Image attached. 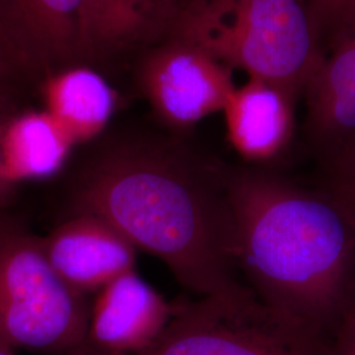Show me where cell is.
I'll use <instances>...</instances> for the list:
<instances>
[{
  "label": "cell",
  "instance_id": "cell-1",
  "mask_svg": "<svg viewBox=\"0 0 355 355\" xmlns=\"http://www.w3.org/2000/svg\"><path fill=\"white\" fill-rule=\"evenodd\" d=\"M229 166L184 140L125 136L89 154L69 187V215L102 217L165 262L199 297H240Z\"/></svg>",
  "mask_w": 355,
  "mask_h": 355
},
{
  "label": "cell",
  "instance_id": "cell-2",
  "mask_svg": "<svg viewBox=\"0 0 355 355\" xmlns=\"http://www.w3.org/2000/svg\"><path fill=\"white\" fill-rule=\"evenodd\" d=\"M234 259L277 318L322 347L355 302V225L325 191L274 167H229Z\"/></svg>",
  "mask_w": 355,
  "mask_h": 355
},
{
  "label": "cell",
  "instance_id": "cell-3",
  "mask_svg": "<svg viewBox=\"0 0 355 355\" xmlns=\"http://www.w3.org/2000/svg\"><path fill=\"white\" fill-rule=\"evenodd\" d=\"M170 37L296 99L325 54L309 0H183Z\"/></svg>",
  "mask_w": 355,
  "mask_h": 355
},
{
  "label": "cell",
  "instance_id": "cell-4",
  "mask_svg": "<svg viewBox=\"0 0 355 355\" xmlns=\"http://www.w3.org/2000/svg\"><path fill=\"white\" fill-rule=\"evenodd\" d=\"M89 297L51 266L42 239L0 221V340L17 349L69 355L85 338Z\"/></svg>",
  "mask_w": 355,
  "mask_h": 355
},
{
  "label": "cell",
  "instance_id": "cell-5",
  "mask_svg": "<svg viewBox=\"0 0 355 355\" xmlns=\"http://www.w3.org/2000/svg\"><path fill=\"white\" fill-rule=\"evenodd\" d=\"M137 355H328L249 292L180 299L159 338Z\"/></svg>",
  "mask_w": 355,
  "mask_h": 355
},
{
  "label": "cell",
  "instance_id": "cell-6",
  "mask_svg": "<svg viewBox=\"0 0 355 355\" xmlns=\"http://www.w3.org/2000/svg\"><path fill=\"white\" fill-rule=\"evenodd\" d=\"M232 71L200 48L170 37L146 49L139 83L157 117L184 133L205 117L223 112L236 89Z\"/></svg>",
  "mask_w": 355,
  "mask_h": 355
},
{
  "label": "cell",
  "instance_id": "cell-7",
  "mask_svg": "<svg viewBox=\"0 0 355 355\" xmlns=\"http://www.w3.org/2000/svg\"><path fill=\"white\" fill-rule=\"evenodd\" d=\"M83 341L69 355H137L164 333L174 304L129 271L96 292Z\"/></svg>",
  "mask_w": 355,
  "mask_h": 355
},
{
  "label": "cell",
  "instance_id": "cell-8",
  "mask_svg": "<svg viewBox=\"0 0 355 355\" xmlns=\"http://www.w3.org/2000/svg\"><path fill=\"white\" fill-rule=\"evenodd\" d=\"M303 98L305 136L320 168L355 158V26L325 51Z\"/></svg>",
  "mask_w": 355,
  "mask_h": 355
},
{
  "label": "cell",
  "instance_id": "cell-9",
  "mask_svg": "<svg viewBox=\"0 0 355 355\" xmlns=\"http://www.w3.org/2000/svg\"><path fill=\"white\" fill-rule=\"evenodd\" d=\"M53 268L76 291L89 296L135 270L137 248L102 217L74 214L42 239Z\"/></svg>",
  "mask_w": 355,
  "mask_h": 355
},
{
  "label": "cell",
  "instance_id": "cell-10",
  "mask_svg": "<svg viewBox=\"0 0 355 355\" xmlns=\"http://www.w3.org/2000/svg\"><path fill=\"white\" fill-rule=\"evenodd\" d=\"M296 99L288 91L249 78L236 86L223 112L230 145L250 166L272 167L291 146Z\"/></svg>",
  "mask_w": 355,
  "mask_h": 355
},
{
  "label": "cell",
  "instance_id": "cell-11",
  "mask_svg": "<svg viewBox=\"0 0 355 355\" xmlns=\"http://www.w3.org/2000/svg\"><path fill=\"white\" fill-rule=\"evenodd\" d=\"M183 0H86L82 15L85 58L149 49L170 36Z\"/></svg>",
  "mask_w": 355,
  "mask_h": 355
},
{
  "label": "cell",
  "instance_id": "cell-12",
  "mask_svg": "<svg viewBox=\"0 0 355 355\" xmlns=\"http://www.w3.org/2000/svg\"><path fill=\"white\" fill-rule=\"evenodd\" d=\"M86 0H0V21L40 73L83 60Z\"/></svg>",
  "mask_w": 355,
  "mask_h": 355
},
{
  "label": "cell",
  "instance_id": "cell-13",
  "mask_svg": "<svg viewBox=\"0 0 355 355\" xmlns=\"http://www.w3.org/2000/svg\"><path fill=\"white\" fill-rule=\"evenodd\" d=\"M41 95L45 111L76 145L98 139L117 107L114 87L98 71L79 64L46 74Z\"/></svg>",
  "mask_w": 355,
  "mask_h": 355
},
{
  "label": "cell",
  "instance_id": "cell-14",
  "mask_svg": "<svg viewBox=\"0 0 355 355\" xmlns=\"http://www.w3.org/2000/svg\"><path fill=\"white\" fill-rule=\"evenodd\" d=\"M74 146L45 110L15 112L0 141L3 178L15 189L26 180L51 179L64 168Z\"/></svg>",
  "mask_w": 355,
  "mask_h": 355
},
{
  "label": "cell",
  "instance_id": "cell-15",
  "mask_svg": "<svg viewBox=\"0 0 355 355\" xmlns=\"http://www.w3.org/2000/svg\"><path fill=\"white\" fill-rule=\"evenodd\" d=\"M40 73L0 21V96L13 99L17 83Z\"/></svg>",
  "mask_w": 355,
  "mask_h": 355
},
{
  "label": "cell",
  "instance_id": "cell-16",
  "mask_svg": "<svg viewBox=\"0 0 355 355\" xmlns=\"http://www.w3.org/2000/svg\"><path fill=\"white\" fill-rule=\"evenodd\" d=\"M322 45L330 46L355 26V0H309Z\"/></svg>",
  "mask_w": 355,
  "mask_h": 355
},
{
  "label": "cell",
  "instance_id": "cell-17",
  "mask_svg": "<svg viewBox=\"0 0 355 355\" xmlns=\"http://www.w3.org/2000/svg\"><path fill=\"white\" fill-rule=\"evenodd\" d=\"M316 186L343 208L355 225V158L340 165L320 168Z\"/></svg>",
  "mask_w": 355,
  "mask_h": 355
},
{
  "label": "cell",
  "instance_id": "cell-18",
  "mask_svg": "<svg viewBox=\"0 0 355 355\" xmlns=\"http://www.w3.org/2000/svg\"><path fill=\"white\" fill-rule=\"evenodd\" d=\"M328 355H355V302L336 330Z\"/></svg>",
  "mask_w": 355,
  "mask_h": 355
},
{
  "label": "cell",
  "instance_id": "cell-19",
  "mask_svg": "<svg viewBox=\"0 0 355 355\" xmlns=\"http://www.w3.org/2000/svg\"><path fill=\"white\" fill-rule=\"evenodd\" d=\"M12 104L11 98L0 96V141H1V133L7 119L15 114ZM13 192H15V187L8 184L1 174V154H0V209L10 203V200L12 199Z\"/></svg>",
  "mask_w": 355,
  "mask_h": 355
},
{
  "label": "cell",
  "instance_id": "cell-20",
  "mask_svg": "<svg viewBox=\"0 0 355 355\" xmlns=\"http://www.w3.org/2000/svg\"><path fill=\"white\" fill-rule=\"evenodd\" d=\"M0 355H17L16 354V349L12 347L11 345H8L4 341L0 340Z\"/></svg>",
  "mask_w": 355,
  "mask_h": 355
}]
</instances>
